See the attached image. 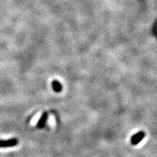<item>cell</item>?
I'll return each mask as SVG.
<instances>
[{
    "label": "cell",
    "mask_w": 157,
    "mask_h": 157,
    "mask_svg": "<svg viewBox=\"0 0 157 157\" xmlns=\"http://www.w3.org/2000/svg\"><path fill=\"white\" fill-rule=\"evenodd\" d=\"M18 143V140L16 138L9 139L7 140H0V148H10L14 147Z\"/></svg>",
    "instance_id": "cell-1"
},
{
    "label": "cell",
    "mask_w": 157,
    "mask_h": 157,
    "mask_svg": "<svg viewBox=\"0 0 157 157\" xmlns=\"http://www.w3.org/2000/svg\"><path fill=\"white\" fill-rule=\"evenodd\" d=\"M145 137V132L143 131L137 132L136 134H135L134 135H132V137H131V143L133 145V146H136L139 143L141 142V140L144 138Z\"/></svg>",
    "instance_id": "cell-2"
},
{
    "label": "cell",
    "mask_w": 157,
    "mask_h": 157,
    "mask_svg": "<svg viewBox=\"0 0 157 157\" xmlns=\"http://www.w3.org/2000/svg\"><path fill=\"white\" fill-rule=\"evenodd\" d=\"M47 117H48V114H47V112H44L42 114V115L40 118L39 120L38 123H37V127L38 128H43L45 127V125L46 124V121H47Z\"/></svg>",
    "instance_id": "cell-3"
},
{
    "label": "cell",
    "mask_w": 157,
    "mask_h": 157,
    "mask_svg": "<svg viewBox=\"0 0 157 157\" xmlns=\"http://www.w3.org/2000/svg\"><path fill=\"white\" fill-rule=\"evenodd\" d=\"M52 86L54 91L56 92V93H60V92H61V90H62V85L57 80H54L52 82Z\"/></svg>",
    "instance_id": "cell-4"
}]
</instances>
